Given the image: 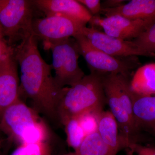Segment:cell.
Listing matches in <instances>:
<instances>
[{"label": "cell", "mask_w": 155, "mask_h": 155, "mask_svg": "<svg viewBox=\"0 0 155 155\" xmlns=\"http://www.w3.org/2000/svg\"><path fill=\"white\" fill-rule=\"evenodd\" d=\"M0 28H1V27H0Z\"/></svg>", "instance_id": "28"}, {"label": "cell", "mask_w": 155, "mask_h": 155, "mask_svg": "<svg viewBox=\"0 0 155 155\" xmlns=\"http://www.w3.org/2000/svg\"><path fill=\"white\" fill-rule=\"evenodd\" d=\"M132 42L140 49L149 54L155 56V22Z\"/></svg>", "instance_id": "19"}, {"label": "cell", "mask_w": 155, "mask_h": 155, "mask_svg": "<svg viewBox=\"0 0 155 155\" xmlns=\"http://www.w3.org/2000/svg\"><path fill=\"white\" fill-rule=\"evenodd\" d=\"M32 2L46 16L61 14L86 24L92 18L88 10L77 0H35Z\"/></svg>", "instance_id": "12"}, {"label": "cell", "mask_w": 155, "mask_h": 155, "mask_svg": "<svg viewBox=\"0 0 155 155\" xmlns=\"http://www.w3.org/2000/svg\"><path fill=\"white\" fill-rule=\"evenodd\" d=\"M130 88L138 95L155 94V63L146 64L137 69L130 81Z\"/></svg>", "instance_id": "16"}, {"label": "cell", "mask_w": 155, "mask_h": 155, "mask_svg": "<svg viewBox=\"0 0 155 155\" xmlns=\"http://www.w3.org/2000/svg\"><path fill=\"white\" fill-rule=\"evenodd\" d=\"M74 38L79 53L85 59L91 72L101 74L117 73L128 75L133 67L131 62L110 55L94 47L81 32Z\"/></svg>", "instance_id": "8"}, {"label": "cell", "mask_w": 155, "mask_h": 155, "mask_svg": "<svg viewBox=\"0 0 155 155\" xmlns=\"http://www.w3.org/2000/svg\"><path fill=\"white\" fill-rule=\"evenodd\" d=\"M130 95L137 128L155 134V94L140 96L130 91Z\"/></svg>", "instance_id": "13"}, {"label": "cell", "mask_w": 155, "mask_h": 155, "mask_svg": "<svg viewBox=\"0 0 155 155\" xmlns=\"http://www.w3.org/2000/svg\"><path fill=\"white\" fill-rule=\"evenodd\" d=\"M102 81L107 104L117 122L120 135L128 143H139L140 132L134 121L128 75L102 74Z\"/></svg>", "instance_id": "3"}, {"label": "cell", "mask_w": 155, "mask_h": 155, "mask_svg": "<svg viewBox=\"0 0 155 155\" xmlns=\"http://www.w3.org/2000/svg\"><path fill=\"white\" fill-rule=\"evenodd\" d=\"M154 20L131 19L119 15L105 18L92 17L89 22L101 26L110 36L125 41L134 39L144 32Z\"/></svg>", "instance_id": "10"}, {"label": "cell", "mask_w": 155, "mask_h": 155, "mask_svg": "<svg viewBox=\"0 0 155 155\" xmlns=\"http://www.w3.org/2000/svg\"><path fill=\"white\" fill-rule=\"evenodd\" d=\"M14 57V47L11 46L0 28V64Z\"/></svg>", "instance_id": "22"}, {"label": "cell", "mask_w": 155, "mask_h": 155, "mask_svg": "<svg viewBox=\"0 0 155 155\" xmlns=\"http://www.w3.org/2000/svg\"><path fill=\"white\" fill-rule=\"evenodd\" d=\"M86 24L71 17L61 15H48L44 18L34 19L32 35L41 40L44 46L70 38L81 32Z\"/></svg>", "instance_id": "7"}, {"label": "cell", "mask_w": 155, "mask_h": 155, "mask_svg": "<svg viewBox=\"0 0 155 155\" xmlns=\"http://www.w3.org/2000/svg\"><path fill=\"white\" fill-rule=\"evenodd\" d=\"M125 152H126V155H134V153L130 149L127 148L125 149Z\"/></svg>", "instance_id": "26"}, {"label": "cell", "mask_w": 155, "mask_h": 155, "mask_svg": "<svg viewBox=\"0 0 155 155\" xmlns=\"http://www.w3.org/2000/svg\"><path fill=\"white\" fill-rule=\"evenodd\" d=\"M127 148L133 151L136 155H155L154 147L145 146L140 143H128Z\"/></svg>", "instance_id": "23"}, {"label": "cell", "mask_w": 155, "mask_h": 155, "mask_svg": "<svg viewBox=\"0 0 155 155\" xmlns=\"http://www.w3.org/2000/svg\"><path fill=\"white\" fill-rule=\"evenodd\" d=\"M44 48L51 51L52 69L55 72L54 78L58 87L73 86L84 77V72L78 65L79 51L76 41L70 38L49 44Z\"/></svg>", "instance_id": "6"}, {"label": "cell", "mask_w": 155, "mask_h": 155, "mask_svg": "<svg viewBox=\"0 0 155 155\" xmlns=\"http://www.w3.org/2000/svg\"><path fill=\"white\" fill-rule=\"evenodd\" d=\"M125 1L122 0H110L106 1L101 4L102 8H116L124 5Z\"/></svg>", "instance_id": "25"}, {"label": "cell", "mask_w": 155, "mask_h": 155, "mask_svg": "<svg viewBox=\"0 0 155 155\" xmlns=\"http://www.w3.org/2000/svg\"><path fill=\"white\" fill-rule=\"evenodd\" d=\"M32 1L0 0V27L11 46L32 34Z\"/></svg>", "instance_id": "5"}, {"label": "cell", "mask_w": 155, "mask_h": 155, "mask_svg": "<svg viewBox=\"0 0 155 155\" xmlns=\"http://www.w3.org/2000/svg\"><path fill=\"white\" fill-rule=\"evenodd\" d=\"M101 113L87 111L76 117L86 136L98 132L99 117Z\"/></svg>", "instance_id": "21"}, {"label": "cell", "mask_w": 155, "mask_h": 155, "mask_svg": "<svg viewBox=\"0 0 155 155\" xmlns=\"http://www.w3.org/2000/svg\"><path fill=\"white\" fill-rule=\"evenodd\" d=\"M106 17L119 15L131 19L155 21V0H132L127 4L112 8H102Z\"/></svg>", "instance_id": "14"}, {"label": "cell", "mask_w": 155, "mask_h": 155, "mask_svg": "<svg viewBox=\"0 0 155 155\" xmlns=\"http://www.w3.org/2000/svg\"><path fill=\"white\" fill-rule=\"evenodd\" d=\"M14 58L21 71L19 96L23 94L29 99L37 111L58 119V103L65 87L57 85L51 65L41 57L33 35L14 47Z\"/></svg>", "instance_id": "1"}, {"label": "cell", "mask_w": 155, "mask_h": 155, "mask_svg": "<svg viewBox=\"0 0 155 155\" xmlns=\"http://www.w3.org/2000/svg\"><path fill=\"white\" fill-rule=\"evenodd\" d=\"M104 142L99 134L87 136L80 146L73 151L59 155H116Z\"/></svg>", "instance_id": "17"}, {"label": "cell", "mask_w": 155, "mask_h": 155, "mask_svg": "<svg viewBox=\"0 0 155 155\" xmlns=\"http://www.w3.org/2000/svg\"><path fill=\"white\" fill-rule=\"evenodd\" d=\"M1 142H2V141H1V140H0V144H1Z\"/></svg>", "instance_id": "27"}, {"label": "cell", "mask_w": 155, "mask_h": 155, "mask_svg": "<svg viewBox=\"0 0 155 155\" xmlns=\"http://www.w3.org/2000/svg\"><path fill=\"white\" fill-rule=\"evenodd\" d=\"M106 104L102 74L91 72L73 86L65 87L58 103V120L62 124L87 111L101 113Z\"/></svg>", "instance_id": "2"}, {"label": "cell", "mask_w": 155, "mask_h": 155, "mask_svg": "<svg viewBox=\"0 0 155 155\" xmlns=\"http://www.w3.org/2000/svg\"><path fill=\"white\" fill-rule=\"evenodd\" d=\"M98 132L104 142L116 154L127 147L128 143L120 135L117 122L110 111L103 110L100 114Z\"/></svg>", "instance_id": "15"}, {"label": "cell", "mask_w": 155, "mask_h": 155, "mask_svg": "<svg viewBox=\"0 0 155 155\" xmlns=\"http://www.w3.org/2000/svg\"><path fill=\"white\" fill-rule=\"evenodd\" d=\"M17 64L14 57L0 64V117L20 98Z\"/></svg>", "instance_id": "11"}, {"label": "cell", "mask_w": 155, "mask_h": 155, "mask_svg": "<svg viewBox=\"0 0 155 155\" xmlns=\"http://www.w3.org/2000/svg\"><path fill=\"white\" fill-rule=\"evenodd\" d=\"M11 155H53L48 141L19 145Z\"/></svg>", "instance_id": "20"}, {"label": "cell", "mask_w": 155, "mask_h": 155, "mask_svg": "<svg viewBox=\"0 0 155 155\" xmlns=\"http://www.w3.org/2000/svg\"><path fill=\"white\" fill-rule=\"evenodd\" d=\"M82 5L84 6L92 15H96L101 13L102 7L99 0H77Z\"/></svg>", "instance_id": "24"}, {"label": "cell", "mask_w": 155, "mask_h": 155, "mask_svg": "<svg viewBox=\"0 0 155 155\" xmlns=\"http://www.w3.org/2000/svg\"><path fill=\"white\" fill-rule=\"evenodd\" d=\"M67 136V143L73 150L77 149L86 136L79 124L77 117L67 119L62 123Z\"/></svg>", "instance_id": "18"}, {"label": "cell", "mask_w": 155, "mask_h": 155, "mask_svg": "<svg viewBox=\"0 0 155 155\" xmlns=\"http://www.w3.org/2000/svg\"><path fill=\"white\" fill-rule=\"evenodd\" d=\"M81 34L93 46L113 57L130 58L137 56L152 57L140 49L132 41H125L110 36L94 27H84Z\"/></svg>", "instance_id": "9"}, {"label": "cell", "mask_w": 155, "mask_h": 155, "mask_svg": "<svg viewBox=\"0 0 155 155\" xmlns=\"http://www.w3.org/2000/svg\"><path fill=\"white\" fill-rule=\"evenodd\" d=\"M0 130L19 145L47 141L49 135L38 111L28 107L20 97L3 112Z\"/></svg>", "instance_id": "4"}]
</instances>
